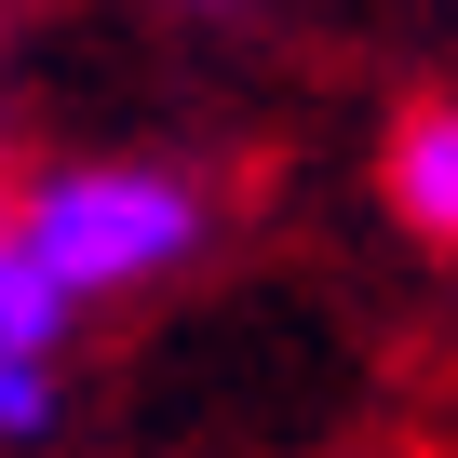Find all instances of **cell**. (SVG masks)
<instances>
[{"label": "cell", "mask_w": 458, "mask_h": 458, "mask_svg": "<svg viewBox=\"0 0 458 458\" xmlns=\"http://www.w3.org/2000/svg\"><path fill=\"white\" fill-rule=\"evenodd\" d=\"M391 202H404L418 243H445V229H458V122H445V108H418V122L391 135Z\"/></svg>", "instance_id": "obj_3"}, {"label": "cell", "mask_w": 458, "mask_h": 458, "mask_svg": "<svg viewBox=\"0 0 458 458\" xmlns=\"http://www.w3.org/2000/svg\"><path fill=\"white\" fill-rule=\"evenodd\" d=\"M189 243H202V202H189L175 175H148V162H95V175H55V189L28 202V257H41L68 297H135V284H162Z\"/></svg>", "instance_id": "obj_1"}, {"label": "cell", "mask_w": 458, "mask_h": 458, "mask_svg": "<svg viewBox=\"0 0 458 458\" xmlns=\"http://www.w3.org/2000/svg\"><path fill=\"white\" fill-rule=\"evenodd\" d=\"M55 324H68V284L28 257V229H0V431H41L55 418V391H41V351H55Z\"/></svg>", "instance_id": "obj_2"}]
</instances>
